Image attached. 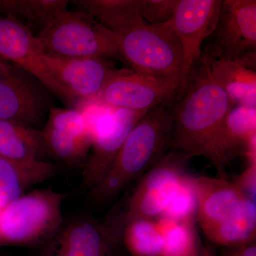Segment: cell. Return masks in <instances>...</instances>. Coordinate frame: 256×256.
<instances>
[{"label": "cell", "mask_w": 256, "mask_h": 256, "mask_svg": "<svg viewBox=\"0 0 256 256\" xmlns=\"http://www.w3.org/2000/svg\"><path fill=\"white\" fill-rule=\"evenodd\" d=\"M234 106L212 76L202 52L172 107L171 150L190 159L203 156L210 138Z\"/></svg>", "instance_id": "6da1fadb"}, {"label": "cell", "mask_w": 256, "mask_h": 256, "mask_svg": "<svg viewBox=\"0 0 256 256\" xmlns=\"http://www.w3.org/2000/svg\"><path fill=\"white\" fill-rule=\"evenodd\" d=\"M173 105L151 108L128 134L110 169L90 190L94 203L110 201L171 150Z\"/></svg>", "instance_id": "7a4b0ae2"}, {"label": "cell", "mask_w": 256, "mask_h": 256, "mask_svg": "<svg viewBox=\"0 0 256 256\" xmlns=\"http://www.w3.org/2000/svg\"><path fill=\"white\" fill-rule=\"evenodd\" d=\"M36 38L46 54L66 58L100 57L122 62L114 32L82 12L66 10Z\"/></svg>", "instance_id": "3957f363"}, {"label": "cell", "mask_w": 256, "mask_h": 256, "mask_svg": "<svg viewBox=\"0 0 256 256\" xmlns=\"http://www.w3.org/2000/svg\"><path fill=\"white\" fill-rule=\"evenodd\" d=\"M114 35L122 62L134 72L156 77L184 75L182 48L169 22L142 21Z\"/></svg>", "instance_id": "277c9868"}, {"label": "cell", "mask_w": 256, "mask_h": 256, "mask_svg": "<svg viewBox=\"0 0 256 256\" xmlns=\"http://www.w3.org/2000/svg\"><path fill=\"white\" fill-rule=\"evenodd\" d=\"M65 196L50 190H38L20 197L2 210L0 244L32 245L53 236L63 223Z\"/></svg>", "instance_id": "5b68a950"}, {"label": "cell", "mask_w": 256, "mask_h": 256, "mask_svg": "<svg viewBox=\"0 0 256 256\" xmlns=\"http://www.w3.org/2000/svg\"><path fill=\"white\" fill-rule=\"evenodd\" d=\"M146 112L114 109L98 104L84 109V116L92 137V146L82 170V191H90L100 182L128 134Z\"/></svg>", "instance_id": "8992f818"}, {"label": "cell", "mask_w": 256, "mask_h": 256, "mask_svg": "<svg viewBox=\"0 0 256 256\" xmlns=\"http://www.w3.org/2000/svg\"><path fill=\"white\" fill-rule=\"evenodd\" d=\"M188 76L156 77L131 68L116 69L94 100L114 109L146 112L161 105H173L182 94Z\"/></svg>", "instance_id": "52a82bcc"}, {"label": "cell", "mask_w": 256, "mask_h": 256, "mask_svg": "<svg viewBox=\"0 0 256 256\" xmlns=\"http://www.w3.org/2000/svg\"><path fill=\"white\" fill-rule=\"evenodd\" d=\"M188 160L182 153L170 150L142 175L127 201L118 205L124 228L132 220L162 216L186 174Z\"/></svg>", "instance_id": "ba28073f"}, {"label": "cell", "mask_w": 256, "mask_h": 256, "mask_svg": "<svg viewBox=\"0 0 256 256\" xmlns=\"http://www.w3.org/2000/svg\"><path fill=\"white\" fill-rule=\"evenodd\" d=\"M46 62L60 98L68 102L94 100L116 72L112 60L100 57L66 58L46 54Z\"/></svg>", "instance_id": "9c48e42d"}, {"label": "cell", "mask_w": 256, "mask_h": 256, "mask_svg": "<svg viewBox=\"0 0 256 256\" xmlns=\"http://www.w3.org/2000/svg\"><path fill=\"white\" fill-rule=\"evenodd\" d=\"M240 156L256 162V108L236 106L226 116L207 144L203 158L215 166L220 178Z\"/></svg>", "instance_id": "30bf717a"}, {"label": "cell", "mask_w": 256, "mask_h": 256, "mask_svg": "<svg viewBox=\"0 0 256 256\" xmlns=\"http://www.w3.org/2000/svg\"><path fill=\"white\" fill-rule=\"evenodd\" d=\"M28 75L24 70L5 66L0 75V120L16 121L36 128L52 107L50 92Z\"/></svg>", "instance_id": "8fae6325"}, {"label": "cell", "mask_w": 256, "mask_h": 256, "mask_svg": "<svg viewBox=\"0 0 256 256\" xmlns=\"http://www.w3.org/2000/svg\"><path fill=\"white\" fill-rule=\"evenodd\" d=\"M214 42L205 52L214 58L235 60L256 50V0H222Z\"/></svg>", "instance_id": "7c38bea8"}, {"label": "cell", "mask_w": 256, "mask_h": 256, "mask_svg": "<svg viewBox=\"0 0 256 256\" xmlns=\"http://www.w3.org/2000/svg\"><path fill=\"white\" fill-rule=\"evenodd\" d=\"M222 0H178L169 23L181 43L184 75L188 76L202 54L203 42L214 32Z\"/></svg>", "instance_id": "4fadbf2b"}, {"label": "cell", "mask_w": 256, "mask_h": 256, "mask_svg": "<svg viewBox=\"0 0 256 256\" xmlns=\"http://www.w3.org/2000/svg\"><path fill=\"white\" fill-rule=\"evenodd\" d=\"M45 57L36 35L18 20L0 16V60L12 62L60 98Z\"/></svg>", "instance_id": "5bb4252c"}, {"label": "cell", "mask_w": 256, "mask_h": 256, "mask_svg": "<svg viewBox=\"0 0 256 256\" xmlns=\"http://www.w3.org/2000/svg\"><path fill=\"white\" fill-rule=\"evenodd\" d=\"M122 236V229L111 212L102 222L76 220L60 234L56 256H106Z\"/></svg>", "instance_id": "9a60e30c"}, {"label": "cell", "mask_w": 256, "mask_h": 256, "mask_svg": "<svg viewBox=\"0 0 256 256\" xmlns=\"http://www.w3.org/2000/svg\"><path fill=\"white\" fill-rule=\"evenodd\" d=\"M197 197L196 222L204 234L223 222L247 198L226 178L194 176Z\"/></svg>", "instance_id": "2e32d148"}, {"label": "cell", "mask_w": 256, "mask_h": 256, "mask_svg": "<svg viewBox=\"0 0 256 256\" xmlns=\"http://www.w3.org/2000/svg\"><path fill=\"white\" fill-rule=\"evenodd\" d=\"M0 156L18 162H50L43 131L11 120H0Z\"/></svg>", "instance_id": "e0dca14e"}, {"label": "cell", "mask_w": 256, "mask_h": 256, "mask_svg": "<svg viewBox=\"0 0 256 256\" xmlns=\"http://www.w3.org/2000/svg\"><path fill=\"white\" fill-rule=\"evenodd\" d=\"M57 169L50 162H18L0 156V207L4 210L28 188L54 178Z\"/></svg>", "instance_id": "ac0fdd59"}, {"label": "cell", "mask_w": 256, "mask_h": 256, "mask_svg": "<svg viewBox=\"0 0 256 256\" xmlns=\"http://www.w3.org/2000/svg\"><path fill=\"white\" fill-rule=\"evenodd\" d=\"M214 79L234 106L256 108V72L233 60L214 58L203 52Z\"/></svg>", "instance_id": "d6986e66"}, {"label": "cell", "mask_w": 256, "mask_h": 256, "mask_svg": "<svg viewBox=\"0 0 256 256\" xmlns=\"http://www.w3.org/2000/svg\"><path fill=\"white\" fill-rule=\"evenodd\" d=\"M76 11L90 15L114 34L144 21L140 0H77L70 1Z\"/></svg>", "instance_id": "ffe728a7"}, {"label": "cell", "mask_w": 256, "mask_h": 256, "mask_svg": "<svg viewBox=\"0 0 256 256\" xmlns=\"http://www.w3.org/2000/svg\"><path fill=\"white\" fill-rule=\"evenodd\" d=\"M210 242L224 247L255 244L256 204L246 198L228 218L204 234Z\"/></svg>", "instance_id": "44dd1931"}, {"label": "cell", "mask_w": 256, "mask_h": 256, "mask_svg": "<svg viewBox=\"0 0 256 256\" xmlns=\"http://www.w3.org/2000/svg\"><path fill=\"white\" fill-rule=\"evenodd\" d=\"M70 1L66 0H4L0 12L14 18L36 35L60 13L67 10ZM36 35V34H35Z\"/></svg>", "instance_id": "7402d4cb"}, {"label": "cell", "mask_w": 256, "mask_h": 256, "mask_svg": "<svg viewBox=\"0 0 256 256\" xmlns=\"http://www.w3.org/2000/svg\"><path fill=\"white\" fill-rule=\"evenodd\" d=\"M154 222L164 238V256L196 255L203 250L197 235L196 220H178L160 216Z\"/></svg>", "instance_id": "603a6c76"}, {"label": "cell", "mask_w": 256, "mask_h": 256, "mask_svg": "<svg viewBox=\"0 0 256 256\" xmlns=\"http://www.w3.org/2000/svg\"><path fill=\"white\" fill-rule=\"evenodd\" d=\"M122 242L132 256H164V240L154 220H136L126 224Z\"/></svg>", "instance_id": "cb8c5ba5"}, {"label": "cell", "mask_w": 256, "mask_h": 256, "mask_svg": "<svg viewBox=\"0 0 256 256\" xmlns=\"http://www.w3.org/2000/svg\"><path fill=\"white\" fill-rule=\"evenodd\" d=\"M197 197L193 176L184 175L178 191L161 216L178 220H196Z\"/></svg>", "instance_id": "d4e9b609"}, {"label": "cell", "mask_w": 256, "mask_h": 256, "mask_svg": "<svg viewBox=\"0 0 256 256\" xmlns=\"http://www.w3.org/2000/svg\"><path fill=\"white\" fill-rule=\"evenodd\" d=\"M47 116L45 127L64 136L89 140L92 142L85 118L78 109L72 110L52 107Z\"/></svg>", "instance_id": "484cf974"}, {"label": "cell", "mask_w": 256, "mask_h": 256, "mask_svg": "<svg viewBox=\"0 0 256 256\" xmlns=\"http://www.w3.org/2000/svg\"><path fill=\"white\" fill-rule=\"evenodd\" d=\"M178 0H140V16L149 24L169 22L174 14Z\"/></svg>", "instance_id": "4316f807"}, {"label": "cell", "mask_w": 256, "mask_h": 256, "mask_svg": "<svg viewBox=\"0 0 256 256\" xmlns=\"http://www.w3.org/2000/svg\"><path fill=\"white\" fill-rule=\"evenodd\" d=\"M248 200L256 202V163H248V166L242 174L236 175L233 182Z\"/></svg>", "instance_id": "83f0119b"}, {"label": "cell", "mask_w": 256, "mask_h": 256, "mask_svg": "<svg viewBox=\"0 0 256 256\" xmlns=\"http://www.w3.org/2000/svg\"><path fill=\"white\" fill-rule=\"evenodd\" d=\"M220 256H256V244L238 247H224Z\"/></svg>", "instance_id": "f1b7e54d"}, {"label": "cell", "mask_w": 256, "mask_h": 256, "mask_svg": "<svg viewBox=\"0 0 256 256\" xmlns=\"http://www.w3.org/2000/svg\"><path fill=\"white\" fill-rule=\"evenodd\" d=\"M188 256H214V254L212 248L206 247L204 248L203 250L200 254Z\"/></svg>", "instance_id": "f546056e"}, {"label": "cell", "mask_w": 256, "mask_h": 256, "mask_svg": "<svg viewBox=\"0 0 256 256\" xmlns=\"http://www.w3.org/2000/svg\"><path fill=\"white\" fill-rule=\"evenodd\" d=\"M6 64H5L4 62H2L1 60H0V75H1L3 69L4 68Z\"/></svg>", "instance_id": "4dcf8cb0"}, {"label": "cell", "mask_w": 256, "mask_h": 256, "mask_svg": "<svg viewBox=\"0 0 256 256\" xmlns=\"http://www.w3.org/2000/svg\"><path fill=\"white\" fill-rule=\"evenodd\" d=\"M2 208L0 207V220H1L2 213Z\"/></svg>", "instance_id": "1f68e13d"}]
</instances>
